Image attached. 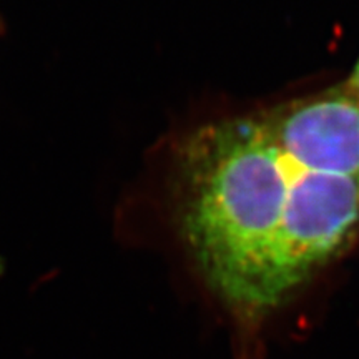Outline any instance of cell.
Returning a JSON list of instances; mask_svg holds the SVG:
<instances>
[{
    "instance_id": "obj_1",
    "label": "cell",
    "mask_w": 359,
    "mask_h": 359,
    "mask_svg": "<svg viewBox=\"0 0 359 359\" xmlns=\"http://www.w3.org/2000/svg\"><path fill=\"white\" fill-rule=\"evenodd\" d=\"M177 235L233 326L235 359L359 230V98L344 83L208 122L175 148Z\"/></svg>"
},
{
    "instance_id": "obj_2",
    "label": "cell",
    "mask_w": 359,
    "mask_h": 359,
    "mask_svg": "<svg viewBox=\"0 0 359 359\" xmlns=\"http://www.w3.org/2000/svg\"><path fill=\"white\" fill-rule=\"evenodd\" d=\"M344 87H346L354 97L359 98V60L356 62V65H354L351 74H349L346 82H344Z\"/></svg>"
}]
</instances>
